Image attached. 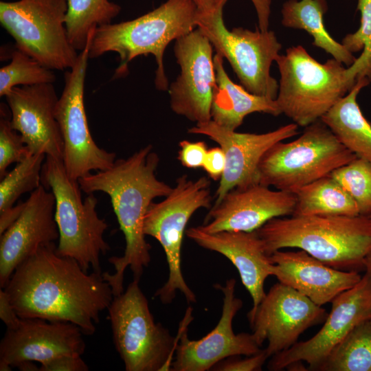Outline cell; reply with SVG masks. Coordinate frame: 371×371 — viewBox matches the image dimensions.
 I'll return each mask as SVG.
<instances>
[{
	"mask_svg": "<svg viewBox=\"0 0 371 371\" xmlns=\"http://www.w3.org/2000/svg\"><path fill=\"white\" fill-rule=\"evenodd\" d=\"M3 289L20 318L69 322L86 335L94 334L114 297L102 273H88L76 260L59 255L55 242L19 265Z\"/></svg>",
	"mask_w": 371,
	"mask_h": 371,
	"instance_id": "1",
	"label": "cell"
},
{
	"mask_svg": "<svg viewBox=\"0 0 371 371\" xmlns=\"http://www.w3.org/2000/svg\"><path fill=\"white\" fill-rule=\"evenodd\" d=\"M159 163L158 154L148 144L126 159H116L111 168L89 173L78 180L85 193L102 192L109 196L124 236L123 256H112L108 260L115 273H102L114 296L124 291L127 267L131 270L133 280L139 281L144 268L150 262L151 247L144 232V218L154 199L166 196L172 189L157 177Z\"/></svg>",
	"mask_w": 371,
	"mask_h": 371,
	"instance_id": "2",
	"label": "cell"
},
{
	"mask_svg": "<svg viewBox=\"0 0 371 371\" xmlns=\"http://www.w3.org/2000/svg\"><path fill=\"white\" fill-rule=\"evenodd\" d=\"M256 232L268 255L295 247L339 270L364 271L371 254V218L363 215L277 217Z\"/></svg>",
	"mask_w": 371,
	"mask_h": 371,
	"instance_id": "3",
	"label": "cell"
},
{
	"mask_svg": "<svg viewBox=\"0 0 371 371\" xmlns=\"http://www.w3.org/2000/svg\"><path fill=\"white\" fill-rule=\"evenodd\" d=\"M200 13L192 0H167L158 8L133 20L98 27L91 40L89 58L108 52L118 54L120 64L116 76H124L128 64L138 56H154L157 69L156 88L166 91L168 78L164 66V54L172 41L197 27Z\"/></svg>",
	"mask_w": 371,
	"mask_h": 371,
	"instance_id": "4",
	"label": "cell"
},
{
	"mask_svg": "<svg viewBox=\"0 0 371 371\" xmlns=\"http://www.w3.org/2000/svg\"><path fill=\"white\" fill-rule=\"evenodd\" d=\"M276 62L280 74L279 109L303 127L320 120L357 81L342 63L333 58L321 63L302 45L288 48Z\"/></svg>",
	"mask_w": 371,
	"mask_h": 371,
	"instance_id": "5",
	"label": "cell"
},
{
	"mask_svg": "<svg viewBox=\"0 0 371 371\" xmlns=\"http://www.w3.org/2000/svg\"><path fill=\"white\" fill-rule=\"evenodd\" d=\"M41 184L55 198V220L59 232L57 253L76 260L88 271L102 273L100 258L110 246L104 238L108 224L96 211L93 193L82 200L78 181L70 177L63 161L46 156L41 171Z\"/></svg>",
	"mask_w": 371,
	"mask_h": 371,
	"instance_id": "6",
	"label": "cell"
},
{
	"mask_svg": "<svg viewBox=\"0 0 371 371\" xmlns=\"http://www.w3.org/2000/svg\"><path fill=\"white\" fill-rule=\"evenodd\" d=\"M357 157L320 119L296 139L270 147L258 164V181L295 194Z\"/></svg>",
	"mask_w": 371,
	"mask_h": 371,
	"instance_id": "7",
	"label": "cell"
},
{
	"mask_svg": "<svg viewBox=\"0 0 371 371\" xmlns=\"http://www.w3.org/2000/svg\"><path fill=\"white\" fill-rule=\"evenodd\" d=\"M210 181L206 177L196 180L183 175L176 180L172 191L159 203L149 206L144 222L146 236L155 238L161 245L168 267V278L155 295L164 304L171 303L177 291L188 303L196 302L181 271V247L186 227L193 214L212 207Z\"/></svg>",
	"mask_w": 371,
	"mask_h": 371,
	"instance_id": "8",
	"label": "cell"
},
{
	"mask_svg": "<svg viewBox=\"0 0 371 371\" xmlns=\"http://www.w3.org/2000/svg\"><path fill=\"white\" fill-rule=\"evenodd\" d=\"M139 282L133 280L107 308L115 348L126 371L170 370L178 338L155 322Z\"/></svg>",
	"mask_w": 371,
	"mask_h": 371,
	"instance_id": "9",
	"label": "cell"
},
{
	"mask_svg": "<svg viewBox=\"0 0 371 371\" xmlns=\"http://www.w3.org/2000/svg\"><path fill=\"white\" fill-rule=\"evenodd\" d=\"M67 0L0 2V23L15 47L45 67L63 71L74 66L77 50L66 27Z\"/></svg>",
	"mask_w": 371,
	"mask_h": 371,
	"instance_id": "10",
	"label": "cell"
},
{
	"mask_svg": "<svg viewBox=\"0 0 371 371\" xmlns=\"http://www.w3.org/2000/svg\"><path fill=\"white\" fill-rule=\"evenodd\" d=\"M223 0L211 14L201 15L197 27L209 39L216 53L226 58L249 92L276 100L279 85L270 67L280 56L282 45L273 31L243 27L229 30L223 20Z\"/></svg>",
	"mask_w": 371,
	"mask_h": 371,
	"instance_id": "11",
	"label": "cell"
},
{
	"mask_svg": "<svg viewBox=\"0 0 371 371\" xmlns=\"http://www.w3.org/2000/svg\"><path fill=\"white\" fill-rule=\"evenodd\" d=\"M96 28L91 30L86 47L73 67L64 75V88L56 106V118L63 141V163L68 175L78 180L91 171L104 170L116 155L100 148L91 134L84 103L85 82L89 47Z\"/></svg>",
	"mask_w": 371,
	"mask_h": 371,
	"instance_id": "12",
	"label": "cell"
},
{
	"mask_svg": "<svg viewBox=\"0 0 371 371\" xmlns=\"http://www.w3.org/2000/svg\"><path fill=\"white\" fill-rule=\"evenodd\" d=\"M328 313L297 291L281 283L273 284L247 316L257 343L269 357L287 350L308 328L323 323Z\"/></svg>",
	"mask_w": 371,
	"mask_h": 371,
	"instance_id": "13",
	"label": "cell"
},
{
	"mask_svg": "<svg viewBox=\"0 0 371 371\" xmlns=\"http://www.w3.org/2000/svg\"><path fill=\"white\" fill-rule=\"evenodd\" d=\"M332 308L320 330L311 338L297 341L271 357L267 368L278 371L302 361L317 370L333 350L359 324L371 319V279L365 272L360 281L331 302Z\"/></svg>",
	"mask_w": 371,
	"mask_h": 371,
	"instance_id": "14",
	"label": "cell"
},
{
	"mask_svg": "<svg viewBox=\"0 0 371 371\" xmlns=\"http://www.w3.org/2000/svg\"><path fill=\"white\" fill-rule=\"evenodd\" d=\"M236 280H227L225 285L214 286L223 293L221 316L215 328L199 340H190L186 325L180 331L170 370L206 371L221 360L232 356H249L261 351L254 335L236 334L232 323L243 306V301L236 295Z\"/></svg>",
	"mask_w": 371,
	"mask_h": 371,
	"instance_id": "15",
	"label": "cell"
},
{
	"mask_svg": "<svg viewBox=\"0 0 371 371\" xmlns=\"http://www.w3.org/2000/svg\"><path fill=\"white\" fill-rule=\"evenodd\" d=\"M213 47L198 27L177 39L174 53L180 74L168 88L170 108L197 123L211 120L216 85Z\"/></svg>",
	"mask_w": 371,
	"mask_h": 371,
	"instance_id": "16",
	"label": "cell"
},
{
	"mask_svg": "<svg viewBox=\"0 0 371 371\" xmlns=\"http://www.w3.org/2000/svg\"><path fill=\"white\" fill-rule=\"evenodd\" d=\"M297 127L291 123L265 133H238L211 120L189 128V133L207 136L225 153V169L215 193L214 203L236 187L258 183V166L262 155L275 144L297 135Z\"/></svg>",
	"mask_w": 371,
	"mask_h": 371,
	"instance_id": "17",
	"label": "cell"
},
{
	"mask_svg": "<svg viewBox=\"0 0 371 371\" xmlns=\"http://www.w3.org/2000/svg\"><path fill=\"white\" fill-rule=\"evenodd\" d=\"M295 203V194L259 183L236 187L212 205L199 227L209 233L253 232L272 218L291 216Z\"/></svg>",
	"mask_w": 371,
	"mask_h": 371,
	"instance_id": "18",
	"label": "cell"
},
{
	"mask_svg": "<svg viewBox=\"0 0 371 371\" xmlns=\"http://www.w3.org/2000/svg\"><path fill=\"white\" fill-rule=\"evenodd\" d=\"M82 335L69 322L21 319L1 341L0 370L10 371L25 361L43 364L62 355L81 356L86 348Z\"/></svg>",
	"mask_w": 371,
	"mask_h": 371,
	"instance_id": "19",
	"label": "cell"
},
{
	"mask_svg": "<svg viewBox=\"0 0 371 371\" xmlns=\"http://www.w3.org/2000/svg\"><path fill=\"white\" fill-rule=\"evenodd\" d=\"M55 198L42 184L30 193L18 218L0 235V287L42 245L58 240Z\"/></svg>",
	"mask_w": 371,
	"mask_h": 371,
	"instance_id": "20",
	"label": "cell"
},
{
	"mask_svg": "<svg viewBox=\"0 0 371 371\" xmlns=\"http://www.w3.org/2000/svg\"><path fill=\"white\" fill-rule=\"evenodd\" d=\"M5 98L11 125L29 152L63 161V141L55 114L58 97L53 83L15 87Z\"/></svg>",
	"mask_w": 371,
	"mask_h": 371,
	"instance_id": "21",
	"label": "cell"
},
{
	"mask_svg": "<svg viewBox=\"0 0 371 371\" xmlns=\"http://www.w3.org/2000/svg\"><path fill=\"white\" fill-rule=\"evenodd\" d=\"M186 235L200 247L218 252L230 260L251 297V308L259 304L266 295L265 282L273 276V264L256 230L209 233L197 226L186 229Z\"/></svg>",
	"mask_w": 371,
	"mask_h": 371,
	"instance_id": "22",
	"label": "cell"
},
{
	"mask_svg": "<svg viewBox=\"0 0 371 371\" xmlns=\"http://www.w3.org/2000/svg\"><path fill=\"white\" fill-rule=\"evenodd\" d=\"M273 276L281 282L323 305L351 289L361 279L358 271L333 268L304 250H278L270 255Z\"/></svg>",
	"mask_w": 371,
	"mask_h": 371,
	"instance_id": "23",
	"label": "cell"
},
{
	"mask_svg": "<svg viewBox=\"0 0 371 371\" xmlns=\"http://www.w3.org/2000/svg\"><path fill=\"white\" fill-rule=\"evenodd\" d=\"M216 85L214 91L211 119L217 124L236 131L244 118L253 113L277 116L281 114L276 100L254 95L234 83L223 66V57L214 56Z\"/></svg>",
	"mask_w": 371,
	"mask_h": 371,
	"instance_id": "24",
	"label": "cell"
},
{
	"mask_svg": "<svg viewBox=\"0 0 371 371\" xmlns=\"http://www.w3.org/2000/svg\"><path fill=\"white\" fill-rule=\"evenodd\" d=\"M370 83L366 77L359 78L352 89L321 120L345 147L357 157L371 164V124L363 115L357 100L361 89Z\"/></svg>",
	"mask_w": 371,
	"mask_h": 371,
	"instance_id": "25",
	"label": "cell"
},
{
	"mask_svg": "<svg viewBox=\"0 0 371 371\" xmlns=\"http://www.w3.org/2000/svg\"><path fill=\"white\" fill-rule=\"evenodd\" d=\"M327 10L326 0H287L281 11L282 24L286 27L305 30L313 38V45L350 67L357 58L327 32L324 23Z\"/></svg>",
	"mask_w": 371,
	"mask_h": 371,
	"instance_id": "26",
	"label": "cell"
},
{
	"mask_svg": "<svg viewBox=\"0 0 371 371\" xmlns=\"http://www.w3.org/2000/svg\"><path fill=\"white\" fill-rule=\"evenodd\" d=\"M295 216L360 215L352 197L330 175L311 182L295 193Z\"/></svg>",
	"mask_w": 371,
	"mask_h": 371,
	"instance_id": "27",
	"label": "cell"
},
{
	"mask_svg": "<svg viewBox=\"0 0 371 371\" xmlns=\"http://www.w3.org/2000/svg\"><path fill=\"white\" fill-rule=\"evenodd\" d=\"M120 10L109 0H67L65 23L71 44L77 51L83 50L91 30L111 23Z\"/></svg>",
	"mask_w": 371,
	"mask_h": 371,
	"instance_id": "28",
	"label": "cell"
},
{
	"mask_svg": "<svg viewBox=\"0 0 371 371\" xmlns=\"http://www.w3.org/2000/svg\"><path fill=\"white\" fill-rule=\"evenodd\" d=\"M317 370L371 371V319L357 326Z\"/></svg>",
	"mask_w": 371,
	"mask_h": 371,
	"instance_id": "29",
	"label": "cell"
},
{
	"mask_svg": "<svg viewBox=\"0 0 371 371\" xmlns=\"http://www.w3.org/2000/svg\"><path fill=\"white\" fill-rule=\"evenodd\" d=\"M45 157L43 153H29L1 179L0 214L12 208L22 194L31 193L41 185Z\"/></svg>",
	"mask_w": 371,
	"mask_h": 371,
	"instance_id": "30",
	"label": "cell"
},
{
	"mask_svg": "<svg viewBox=\"0 0 371 371\" xmlns=\"http://www.w3.org/2000/svg\"><path fill=\"white\" fill-rule=\"evenodd\" d=\"M10 63L0 69V96H6L18 86L53 83V71L15 47Z\"/></svg>",
	"mask_w": 371,
	"mask_h": 371,
	"instance_id": "31",
	"label": "cell"
},
{
	"mask_svg": "<svg viewBox=\"0 0 371 371\" xmlns=\"http://www.w3.org/2000/svg\"><path fill=\"white\" fill-rule=\"evenodd\" d=\"M356 203L360 215H371V164L357 157L330 175Z\"/></svg>",
	"mask_w": 371,
	"mask_h": 371,
	"instance_id": "32",
	"label": "cell"
},
{
	"mask_svg": "<svg viewBox=\"0 0 371 371\" xmlns=\"http://www.w3.org/2000/svg\"><path fill=\"white\" fill-rule=\"evenodd\" d=\"M360 27L342 40V45L352 54L362 50L352 65L348 67L357 80L366 77L371 82V0H357Z\"/></svg>",
	"mask_w": 371,
	"mask_h": 371,
	"instance_id": "33",
	"label": "cell"
},
{
	"mask_svg": "<svg viewBox=\"0 0 371 371\" xmlns=\"http://www.w3.org/2000/svg\"><path fill=\"white\" fill-rule=\"evenodd\" d=\"M5 104L0 108V179L8 172L9 166L19 163L30 153L21 135L14 129Z\"/></svg>",
	"mask_w": 371,
	"mask_h": 371,
	"instance_id": "34",
	"label": "cell"
},
{
	"mask_svg": "<svg viewBox=\"0 0 371 371\" xmlns=\"http://www.w3.org/2000/svg\"><path fill=\"white\" fill-rule=\"evenodd\" d=\"M232 356L221 360L215 364L210 370L215 371H260L269 358L265 348L259 352L246 356Z\"/></svg>",
	"mask_w": 371,
	"mask_h": 371,
	"instance_id": "35",
	"label": "cell"
},
{
	"mask_svg": "<svg viewBox=\"0 0 371 371\" xmlns=\"http://www.w3.org/2000/svg\"><path fill=\"white\" fill-rule=\"evenodd\" d=\"M180 149L177 159L182 166L190 169L202 167L207 152V145L203 141L191 142L186 139L179 143Z\"/></svg>",
	"mask_w": 371,
	"mask_h": 371,
	"instance_id": "36",
	"label": "cell"
},
{
	"mask_svg": "<svg viewBox=\"0 0 371 371\" xmlns=\"http://www.w3.org/2000/svg\"><path fill=\"white\" fill-rule=\"evenodd\" d=\"M40 371H87L89 367L79 355H62L41 364Z\"/></svg>",
	"mask_w": 371,
	"mask_h": 371,
	"instance_id": "37",
	"label": "cell"
},
{
	"mask_svg": "<svg viewBox=\"0 0 371 371\" xmlns=\"http://www.w3.org/2000/svg\"><path fill=\"white\" fill-rule=\"evenodd\" d=\"M226 159L220 146L207 150L202 168L214 181H220L225 169Z\"/></svg>",
	"mask_w": 371,
	"mask_h": 371,
	"instance_id": "38",
	"label": "cell"
},
{
	"mask_svg": "<svg viewBox=\"0 0 371 371\" xmlns=\"http://www.w3.org/2000/svg\"><path fill=\"white\" fill-rule=\"evenodd\" d=\"M0 318L7 329L16 328L21 321L10 303L9 297L4 289L0 290Z\"/></svg>",
	"mask_w": 371,
	"mask_h": 371,
	"instance_id": "39",
	"label": "cell"
},
{
	"mask_svg": "<svg viewBox=\"0 0 371 371\" xmlns=\"http://www.w3.org/2000/svg\"><path fill=\"white\" fill-rule=\"evenodd\" d=\"M256 11L258 27L261 31L269 30L271 0H251Z\"/></svg>",
	"mask_w": 371,
	"mask_h": 371,
	"instance_id": "40",
	"label": "cell"
},
{
	"mask_svg": "<svg viewBox=\"0 0 371 371\" xmlns=\"http://www.w3.org/2000/svg\"><path fill=\"white\" fill-rule=\"evenodd\" d=\"M23 206L24 201H19L10 210L0 214V235L18 218Z\"/></svg>",
	"mask_w": 371,
	"mask_h": 371,
	"instance_id": "41",
	"label": "cell"
},
{
	"mask_svg": "<svg viewBox=\"0 0 371 371\" xmlns=\"http://www.w3.org/2000/svg\"><path fill=\"white\" fill-rule=\"evenodd\" d=\"M201 15L213 12L223 0H192Z\"/></svg>",
	"mask_w": 371,
	"mask_h": 371,
	"instance_id": "42",
	"label": "cell"
},
{
	"mask_svg": "<svg viewBox=\"0 0 371 371\" xmlns=\"http://www.w3.org/2000/svg\"><path fill=\"white\" fill-rule=\"evenodd\" d=\"M34 361H25L19 363L16 368L23 371H36L39 370V368L34 363Z\"/></svg>",
	"mask_w": 371,
	"mask_h": 371,
	"instance_id": "43",
	"label": "cell"
},
{
	"mask_svg": "<svg viewBox=\"0 0 371 371\" xmlns=\"http://www.w3.org/2000/svg\"><path fill=\"white\" fill-rule=\"evenodd\" d=\"M364 271L368 274L371 279V254H370L365 260Z\"/></svg>",
	"mask_w": 371,
	"mask_h": 371,
	"instance_id": "44",
	"label": "cell"
},
{
	"mask_svg": "<svg viewBox=\"0 0 371 371\" xmlns=\"http://www.w3.org/2000/svg\"><path fill=\"white\" fill-rule=\"evenodd\" d=\"M369 217H370V218H371V215H370V216Z\"/></svg>",
	"mask_w": 371,
	"mask_h": 371,
	"instance_id": "45",
	"label": "cell"
}]
</instances>
